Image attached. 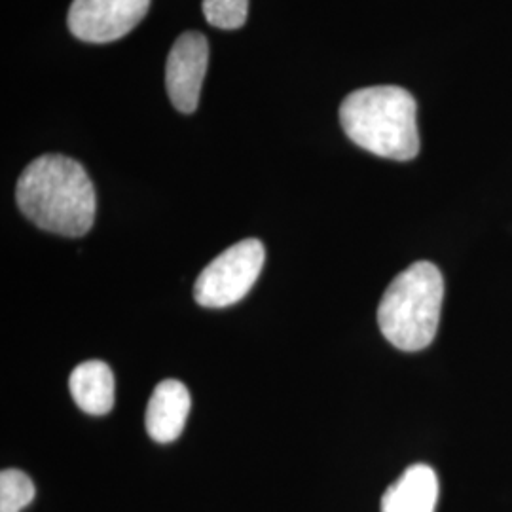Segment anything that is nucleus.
Instances as JSON below:
<instances>
[{
    "mask_svg": "<svg viewBox=\"0 0 512 512\" xmlns=\"http://www.w3.org/2000/svg\"><path fill=\"white\" fill-rule=\"evenodd\" d=\"M16 200L38 228L67 238L88 234L97 211L95 188L84 165L61 154H44L25 167Z\"/></svg>",
    "mask_w": 512,
    "mask_h": 512,
    "instance_id": "nucleus-1",
    "label": "nucleus"
},
{
    "mask_svg": "<svg viewBox=\"0 0 512 512\" xmlns=\"http://www.w3.org/2000/svg\"><path fill=\"white\" fill-rule=\"evenodd\" d=\"M340 124L357 147L397 162L420 152L418 105L399 86H374L349 93L340 107Z\"/></svg>",
    "mask_w": 512,
    "mask_h": 512,
    "instance_id": "nucleus-2",
    "label": "nucleus"
},
{
    "mask_svg": "<svg viewBox=\"0 0 512 512\" xmlns=\"http://www.w3.org/2000/svg\"><path fill=\"white\" fill-rule=\"evenodd\" d=\"M444 279L439 268L420 260L393 279L378 306V325L401 351L427 348L439 330Z\"/></svg>",
    "mask_w": 512,
    "mask_h": 512,
    "instance_id": "nucleus-3",
    "label": "nucleus"
},
{
    "mask_svg": "<svg viewBox=\"0 0 512 512\" xmlns=\"http://www.w3.org/2000/svg\"><path fill=\"white\" fill-rule=\"evenodd\" d=\"M266 251L262 241L243 239L205 266L194 285V298L203 308L238 304L253 289L262 272Z\"/></svg>",
    "mask_w": 512,
    "mask_h": 512,
    "instance_id": "nucleus-4",
    "label": "nucleus"
},
{
    "mask_svg": "<svg viewBox=\"0 0 512 512\" xmlns=\"http://www.w3.org/2000/svg\"><path fill=\"white\" fill-rule=\"evenodd\" d=\"M148 8L150 0H73L67 25L82 42L107 44L131 33Z\"/></svg>",
    "mask_w": 512,
    "mask_h": 512,
    "instance_id": "nucleus-5",
    "label": "nucleus"
},
{
    "mask_svg": "<svg viewBox=\"0 0 512 512\" xmlns=\"http://www.w3.org/2000/svg\"><path fill=\"white\" fill-rule=\"evenodd\" d=\"M209 65V44L202 33L188 31L175 40L165 63V88L173 107L184 114L198 109Z\"/></svg>",
    "mask_w": 512,
    "mask_h": 512,
    "instance_id": "nucleus-6",
    "label": "nucleus"
},
{
    "mask_svg": "<svg viewBox=\"0 0 512 512\" xmlns=\"http://www.w3.org/2000/svg\"><path fill=\"white\" fill-rule=\"evenodd\" d=\"M190 391L179 380H164L156 385L147 406L148 437L156 442H173L183 433L190 414Z\"/></svg>",
    "mask_w": 512,
    "mask_h": 512,
    "instance_id": "nucleus-7",
    "label": "nucleus"
},
{
    "mask_svg": "<svg viewBox=\"0 0 512 512\" xmlns=\"http://www.w3.org/2000/svg\"><path fill=\"white\" fill-rule=\"evenodd\" d=\"M439 478L429 465H412L385 490L382 512H435Z\"/></svg>",
    "mask_w": 512,
    "mask_h": 512,
    "instance_id": "nucleus-8",
    "label": "nucleus"
},
{
    "mask_svg": "<svg viewBox=\"0 0 512 512\" xmlns=\"http://www.w3.org/2000/svg\"><path fill=\"white\" fill-rule=\"evenodd\" d=\"M69 389L74 403L92 416H105L114 406V374L103 361H86L73 370Z\"/></svg>",
    "mask_w": 512,
    "mask_h": 512,
    "instance_id": "nucleus-9",
    "label": "nucleus"
},
{
    "mask_svg": "<svg viewBox=\"0 0 512 512\" xmlns=\"http://www.w3.org/2000/svg\"><path fill=\"white\" fill-rule=\"evenodd\" d=\"M35 484L18 469L0 473V512H21L35 499Z\"/></svg>",
    "mask_w": 512,
    "mask_h": 512,
    "instance_id": "nucleus-10",
    "label": "nucleus"
},
{
    "mask_svg": "<svg viewBox=\"0 0 512 512\" xmlns=\"http://www.w3.org/2000/svg\"><path fill=\"white\" fill-rule=\"evenodd\" d=\"M203 16L217 29L234 31L247 21L249 0H203Z\"/></svg>",
    "mask_w": 512,
    "mask_h": 512,
    "instance_id": "nucleus-11",
    "label": "nucleus"
}]
</instances>
